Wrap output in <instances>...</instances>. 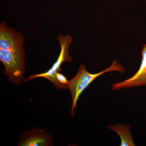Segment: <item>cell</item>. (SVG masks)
I'll return each instance as SVG.
<instances>
[{
    "label": "cell",
    "instance_id": "6da1fadb",
    "mask_svg": "<svg viewBox=\"0 0 146 146\" xmlns=\"http://www.w3.org/2000/svg\"><path fill=\"white\" fill-rule=\"evenodd\" d=\"M113 71L124 72L125 69L116 60H114L111 65L105 70L95 74L88 72L85 65L82 64L80 65L76 74L71 80H69L66 85L67 89L70 91L72 97L71 117H74L75 110L79 98L85 89L100 76L105 73Z\"/></svg>",
    "mask_w": 146,
    "mask_h": 146
},
{
    "label": "cell",
    "instance_id": "7a4b0ae2",
    "mask_svg": "<svg viewBox=\"0 0 146 146\" xmlns=\"http://www.w3.org/2000/svg\"><path fill=\"white\" fill-rule=\"evenodd\" d=\"M57 40L60 45V51L57 60L48 70L45 72L29 76L28 78L24 80V82H27L38 78H43L49 80L54 84L55 87L58 89L67 90V86L58 82L56 77V74L61 71V65L64 62L70 63L72 58L69 54V48L70 46L72 38L70 35H63L60 34L58 36Z\"/></svg>",
    "mask_w": 146,
    "mask_h": 146
},
{
    "label": "cell",
    "instance_id": "3957f363",
    "mask_svg": "<svg viewBox=\"0 0 146 146\" xmlns=\"http://www.w3.org/2000/svg\"><path fill=\"white\" fill-rule=\"evenodd\" d=\"M54 136L45 129L32 127L30 130L25 131L19 137L18 146H52Z\"/></svg>",
    "mask_w": 146,
    "mask_h": 146
},
{
    "label": "cell",
    "instance_id": "277c9868",
    "mask_svg": "<svg viewBox=\"0 0 146 146\" xmlns=\"http://www.w3.org/2000/svg\"><path fill=\"white\" fill-rule=\"evenodd\" d=\"M141 54L142 60L138 70L130 78L113 84L111 86L112 91L146 86V44L143 46Z\"/></svg>",
    "mask_w": 146,
    "mask_h": 146
},
{
    "label": "cell",
    "instance_id": "5b68a950",
    "mask_svg": "<svg viewBox=\"0 0 146 146\" xmlns=\"http://www.w3.org/2000/svg\"><path fill=\"white\" fill-rule=\"evenodd\" d=\"M108 129L115 131L119 136L121 139V146H134L133 137L130 133V127L128 125L118 124L108 125Z\"/></svg>",
    "mask_w": 146,
    "mask_h": 146
},
{
    "label": "cell",
    "instance_id": "8992f818",
    "mask_svg": "<svg viewBox=\"0 0 146 146\" xmlns=\"http://www.w3.org/2000/svg\"><path fill=\"white\" fill-rule=\"evenodd\" d=\"M56 77L58 82L66 86L68 83V80L66 77L60 72H58L56 74Z\"/></svg>",
    "mask_w": 146,
    "mask_h": 146
}]
</instances>
